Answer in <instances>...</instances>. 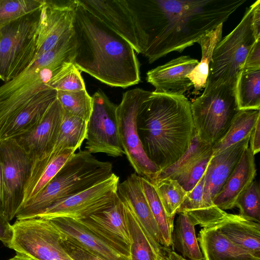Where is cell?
Listing matches in <instances>:
<instances>
[{
    "label": "cell",
    "instance_id": "8992f818",
    "mask_svg": "<svg viewBox=\"0 0 260 260\" xmlns=\"http://www.w3.org/2000/svg\"><path fill=\"white\" fill-rule=\"evenodd\" d=\"M256 3L254 2L246 9L238 25L216 46L204 89L225 82L236 83L249 51L258 40L252 25Z\"/></svg>",
    "mask_w": 260,
    "mask_h": 260
},
{
    "label": "cell",
    "instance_id": "52a82bcc",
    "mask_svg": "<svg viewBox=\"0 0 260 260\" xmlns=\"http://www.w3.org/2000/svg\"><path fill=\"white\" fill-rule=\"evenodd\" d=\"M41 9L0 26V79L5 82L34 61Z\"/></svg>",
    "mask_w": 260,
    "mask_h": 260
},
{
    "label": "cell",
    "instance_id": "603a6c76",
    "mask_svg": "<svg viewBox=\"0 0 260 260\" xmlns=\"http://www.w3.org/2000/svg\"><path fill=\"white\" fill-rule=\"evenodd\" d=\"M56 99L57 91L52 88L39 93L0 131V141L16 138L30 131L41 121Z\"/></svg>",
    "mask_w": 260,
    "mask_h": 260
},
{
    "label": "cell",
    "instance_id": "ba28073f",
    "mask_svg": "<svg viewBox=\"0 0 260 260\" xmlns=\"http://www.w3.org/2000/svg\"><path fill=\"white\" fill-rule=\"evenodd\" d=\"M151 93L140 88L128 90L123 94L116 109L118 131L124 154L135 173L150 181L159 169L149 159L143 148L137 122L141 105Z\"/></svg>",
    "mask_w": 260,
    "mask_h": 260
},
{
    "label": "cell",
    "instance_id": "7c38bea8",
    "mask_svg": "<svg viewBox=\"0 0 260 260\" xmlns=\"http://www.w3.org/2000/svg\"><path fill=\"white\" fill-rule=\"evenodd\" d=\"M119 177L112 173L103 181L65 199L54 203L37 217L50 219L68 217L87 218L112 205L118 198Z\"/></svg>",
    "mask_w": 260,
    "mask_h": 260
},
{
    "label": "cell",
    "instance_id": "7dc6e473",
    "mask_svg": "<svg viewBox=\"0 0 260 260\" xmlns=\"http://www.w3.org/2000/svg\"><path fill=\"white\" fill-rule=\"evenodd\" d=\"M158 260H188L168 248L164 247Z\"/></svg>",
    "mask_w": 260,
    "mask_h": 260
},
{
    "label": "cell",
    "instance_id": "cb8c5ba5",
    "mask_svg": "<svg viewBox=\"0 0 260 260\" xmlns=\"http://www.w3.org/2000/svg\"><path fill=\"white\" fill-rule=\"evenodd\" d=\"M236 246L260 258V223L239 214L226 213L213 226Z\"/></svg>",
    "mask_w": 260,
    "mask_h": 260
},
{
    "label": "cell",
    "instance_id": "4316f807",
    "mask_svg": "<svg viewBox=\"0 0 260 260\" xmlns=\"http://www.w3.org/2000/svg\"><path fill=\"white\" fill-rule=\"evenodd\" d=\"M205 173L193 189L188 192L177 213L187 214L194 224L203 228L213 226L226 214L219 208L208 207L203 200Z\"/></svg>",
    "mask_w": 260,
    "mask_h": 260
},
{
    "label": "cell",
    "instance_id": "7a4b0ae2",
    "mask_svg": "<svg viewBox=\"0 0 260 260\" xmlns=\"http://www.w3.org/2000/svg\"><path fill=\"white\" fill-rule=\"evenodd\" d=\"M73 30V62L81 72L112 87L125 88L140 82V64L131 45L78 0Z\"/></svg>",
    "mask_w": 260,
    "mask_h": 260
},
{
    "label": "cell",
    "instance_id": "f1b7e54d",
    "mask_svg": "<svg viewBox=\"0 0 260 260\" xmlns=\"http://www.w3.org/2000/svg\"><path fill=\"white\" fill-rule=\"evenodd\" d=\"M123 203L125 219L131 238V260H158L159 254L153 246L146 231L130 206Z\"/></svg>",
    "mask_w": 260,
    "mask_h": 260
},
{
    "label": "cell",
    "instance_id": "f546056e",
    "mask_svg": "<svg viewBox=\"0 0 260 260\" xmlns=\"http://www.w3.org/2000/svg\"><path fill=\"white\" fill-rule=\"evenodd\" d=\"M223 24H219L215 29L203 36L197 42L201 47L202 58L187 76L193 84L194 92L205 87L213 51L222 39Z\"/></svg>",
    "mask_w": 260,
    "mask_h": 260
},
{
    "label": "cell",
    "instance_id": "836d02e7",
    "mask_svg": "<svg viewBox=\"0 0 260 260\" xmlns=\"http://www.w3.org/2000/svg\"><path fill=\"white\" fill-rule=\"evenodd\" d=\"M142 190L149 204L161 234L163 247L172 246V234L174 219L169 217L163 207L154 186L146 178L140 177Z\"/></svg>",
    "mask_w": 260,
    "mask_h": 260
},
{
    "label": "cell",
    "instance_id": "4fadbf2b",
    "mask_svg": "<svg viewBox=\"0 0 260 260\" xmlns=\"http://www.w3.org/2000/svg\"><path fill=\"white\" fill-rule=\"evenodd\" d=\"M93 107L87 122L85 148L90 153H103L113 157L124 154L117 121V105L101 89L92 96Z\"/></svg>",
    "mask_w": 260,
    "mask_h": 260
},
{
    "label": "cell",
    "instance_id": "ac0fdd59",
    "mask_svg": "<svg viewBox=\"0 0 260 260\" xmlns=\"http://www.w3.org/2000/svg\"><path fill=\"white\" fill-rule=\"evenodd\" d=\"M86 10L125 39L139 53L136 28L124 0H78Z\"/></svg>",
    "mask_w": 260,
    "mask_h": 260
},
{
    "label": "cell",
    "instance_id": "d6a6232c",
    "mask_svg": "<svg viewBox=\"0 0 260 260\" xmlns=\"http://www.w3.org/2000/svg\"><path fill=\"white\" fill-rule=\"evenodd\" d=\"M87 122L63 111L57 138L51 153L66 149L76 151L80 148L86 139Z\"/></svg>",
    "mask_w": 260,
    "mask_h": 260
},
{
    "label": "cell",
    "instance_id": "6da1fadb",
    "mask_svg": "<svg viewBox=\"0 0 260 260\" xmlns=\"http://www.w3.org/2000/svg\"><path fill=\"white\" fill-rule=\"evenodd\" d=\"M136 28L139 53L151 63L182 52L225 22L247 0H124Z\"/></svg>",
    "mask_w": 260,
    "mask_h": 260
},
{
    "label": "cell",
    "instance_id": "ee69618b",
    "mask_svg": "<svg viewBox=\"0 0 260 260\" xmlns=\"http://www.w3.org/2000/svg\"><path fill=\"white\" fill-rule=\"evenodd\" d=\"M13 231L12 225L0 211V241L8 247L13 238Z\"/></svg>",
    "mask_w": 260,
    "mask_h": 260
},
{
    "label": "cell",
    "instance_id": "83f0119b",
    "mask_svg": "<svg viewBox=\"0 0 260 260\" xmlns=\"http://www.w3.org/2000/svg\"><path fill=\"white\" fill-rule=\"evenodd\" d=\"M178 214L172 234V247L187 259L204 260L196 235V225L187 214Z\"/></svg>",
    "mask_w": 260,
    "mask_h": 260
},
{
    "label": "cell",
    "instance_id": "5b68a950",
    "mask_svg": "<svg viewBox=\"0 0 260 260\" xmlns=\"http://www.w3.org/2000/svg\"><path fill=\"white\" fill-rule=\"evenodd\" d=\"M236 83L225 82L204 89L191 103L198 136L212 147L225 136L240 110L235 94Z\"/></svg>",
    "mask_w": 260,
    "mask_h": 260
},
{
    "label": "cell",
    "instance_id": "44dd1931",
    "mask_svg": "<svg viewBox=\"0 0 260 260\" xmlns=\"http://www.w3.org/2000/svg\"><path fill=\"white\" fill-rule=\"evenodd\" d=\"M61 234L92 252L104 260H131L80 220L68 217L49 219Z\"/></svg>",
    "mask_w": 260,
    "mask_h": 260
},
{
    "label": "cell",
    "instance_id": "5bb4252c",
    "mask_svg": "<svg viewBox=\"0 0 260 260\" xmlns=\"http://www.w3.org/2000/svg\"><path fill=\"white\" fill-rule=\"evenodd\" d=\"M77 0L46 1L41 7L36 31L35 59L73 32Z\"/></svg>",
    "mask_w": 260,
    "mask_h": 260
},
{
    "label": "cell",
    "instance_id": "7bdbcfd3",
    "mask_svg": "<svg viewBox=\"0 0 260 260\" xmlns=\"http://www.w3.org/2000/svg\"><path fill=\"white\" fill-rule=\"evenodd\" d=\"M244 69H260V39L255 42L249 51L243 65Z\"/></svg>",
    "mask_w": 260,
    "mask_h": 260
},
{
    "label": "cell",
    "instance_id": "d4e9b609",
    "mask_svg": "<svg viewBox=\"0 0 260 260\" xmlns=\"http://www.w3.org/2000/svg\"><path fill=\"white\" fill-rule=\"evenodd\" d=\"M75 152L74 150L66 149L51 153L42 159L31 162L22 204L42 190Z\"/></svg>",
    "mask_w": 260,
    "mask_h": 260
},
{
    "label": "cell",
    "instance_id": "7402d4cb",
    "mask_svg": "<svg viewBox=\"0 0 260 260\" xmlns=\"http://www.w3.org/2000/svg\"><path fill=\"white\" fill-rule=\"evenodd\" d=\"M256 174L254 155L248 146L233 172L214 198L213 204L223 211L235 207L238 199L253 181Z\"/></svg>",
    "mask_w": 260,
    "mask_h": 260
},
{
    "label": "cell",
    "instance_id": "d6986e66",
    "mask_svg": "<svg viewBox=\"0 0 260 260\" xmlns=\"http://www.w3.org/2000/svg\"><path fill=\"white\" fill-rule=\"evenodd\" d=\"M198 63L189 56H180L148 71L146 80L154 92L183 95L193 86L187 76Z\"/></svg>",
    "mask_w": 260,
    "mask_h": 260
},
{
    "label": "cell",
    "instance_id": "c3c4849f",
    "mask_svg": "<svg viewBox=\"0 0 260 260\" xmlns=\"http://www.w3.org/2000/svg\"><path fill=\"white\" fill-rule=\"evenodd\" d=\"M8 260H35V259H34L32 258H31L28 256H26L25 255L16 253V254L14 257L9 259Z\"/></svg>",
    "mask_w": 260,
    "mask_h": 260
},
{
    "label": "cell",
    "instance_id": "681fc988",
    "mask_svg": "<svg viewBox=\"0 0 260 260\" xmlns=\"http://www.w3.org/2000/svg\"><path fill=\"white\" fill-rule=\"evenodd\" d=\"M0 211L3 214V193H2V178H1V170H0Z\"/></svg>",
    "mask_w": 260,
    "mask_h": 260
},
{
    "label": "cell",
    "instance_id": "484cf974",
    "mask_svg": "<svg viewBox=\"0 0 260 260\" xmlns=\"http://www.w3.org/2000/svg\"><path fill=\"white\" fill-rule=\"evenodd\" d=\"M197 239L204 260H260L236 246L214 226L201 229Z\"/></svg>",
    "mask_w": 260,
    "mask_h": 260
},
{
    "label": "cell",
    "instance_id": "ab89813d",
    "mask_svg": "<svg viewBox=\"0 0 260 260\" xmlns=\"http://www.w3.org/2000/svg\"><path fill=\"white\" fill-rule=\"evenodd\" d=\"M235 207L239 215L260 223V188L257 181H253L238 199Z\"/></svg>",
    "mask_w": 260,
    "mask_h": 260
},
{
    "label": "cell",
    "instance_id": "9c48e42d",
    "mask_svg": "<svg viewBox=\"0 0 260 260\" xmlns=\"http://www.w3.org/2000/svg\"><path fill=\"white\" fill-rule=\"evenodd\" d=\"M8 247L35 260H73L61 243V235L50 220L36 217L17 220Z\"/></svg>",
    "mask_w": 260,
    "mask_h": 260
},
{
    "label": "cell",
    "instance_id": "f6af8a7d",
    "mask_svg": "<svg viewBox=\"0 0 260 260\" xmlns=\"http://www.w3.org/2000/svg\"><path fill=\"white\" fill-rule=\"evenodd\" d=\"M249 147L254 155L260 151V119L251 132Z\"/></svg>",
    "mask_w": 260,
    "mask_h": 260
},
{
    "label": "cell",
    "instance_id": "e0dca14e",
    "mask_svg": "<svg viewBox=\"0 0 260 260\" xmlns=\"http://www.w3.org/2000/svg\"><path fill=\"white\" fill-rule=\"evenodd\" d=\"M250 135L220 152L212 155L206 170L203 191V200L208 207L219 208L213 204V199L233 172L244 150L249 146Z\"/></svg>",
    "mask_w": 260,
    "mask_h": 260
},
{
    "label": "cell",
    "instance_id": "4dcf8cb0",
    "mask_svg": "<svg viewBox=\"0 0 260 260\" xmlns=\"http://www.w3.org/2000/svg\"><path fill=\"white\" fill-rule=\"evenodd\" d=\"M239 110H260V69H244L235 86Z\"/></svg>",
    "mask_w": 260,
    "mask_h": 260
},
{
    "label": "cell",
    "instance_id": "d590c367",
    "mask_svg": "<svg viewBox=\"0 0 260 260\" xmlns=\"http://www.w3.org/2000/svg\"><path fill=\"white\" fill-rule=\"evenodd\" d=\"M212 148L200 140L196 131L190 146L184 154L172 165L159 171L150 182L167 177L175 179Z\"/></svg>",
    "mask_w": 260,
    "mask_h": 260
},
{
    "label": "cell",
    "instance_id": "277c9868",
    "mask_svg": "<svg viewBox=\"0 0 260 260\" xmlns=\"http://www.w3.org/2000/svg\"><path fill=\"white\" fill-rule=\"evenodd\" d=\"M112 164L80 150L64 164L55 176L36 196L21 205L17 220L37 217L50 206L83 191L109 177Z\"/></svg>",
    "mask_w": 260,
    "mask_h": 260
},
{
    "label": "cell",
    "instance_id": "30bf717a",
    "mask_svg": "<svg viewBox=\"0 0 260 260\" xmlns=\"http://www.w3.org/2000/svg\"><path fill=\"white\" fill-rule=\"evenodd\" d=\"M30 165L28 154L15 138L0 141L3 214L9 221L22 203Z\"/></svg>",
    "mask_w": 260,
    "mask_h": 260
},
{
    "label": "cell",
    "instance_id": "f35d334b",
    "mask_svg": "<svg viewBox=\"0 0 260 260\" xmlns=\"http://www.w3.org/2000/svg\"><path fill=\"white\" fill-rule=\"evenodd\" d=\"M45 0H0V26L40 9Z\"/></svg>",
    "mask_w": 260,
    "mask_h": 260
},
{
    "label": "cell",
    "instance_id": "3957f363",
    "mask_svg": "<svg viewBox=\"0 0 260 260\" xmlns=\"http://www.w3.org/2000/svg\"><path fill=\"white\" fill-rule=\"evenodd\" d=\"M137 123L143 148L159 171L184 154L196 132L191 103L180 94L151 92L141 105Z\"/></svg>",
    "mask_w": 260,
    "mask_h": 260
},
{
    "label": "cell",
    "instance_id": "9a60e30c",
    "mask_svg": "<svg viewBox=\"0 0 260 260\" xmlns=\"http://www.w3.org/2000/svg\"><path fill=\"white\" fill-rule=\"evenodd\" d=\"M63 115V110L56 99L33 128L15 138L28 154L31 162L42 159L51 153Z\"/></svg>",
    "mask_w": 260,
    "mask_h": 260
},
{
    "label": "cell",
    "instance_id": "bcb514c9",
    "mask_svg": "<svg viewBox=\"0 0 260 260\" xmlns=\"http://www.w3.org/2000/svg\"><path fill=\"white\" fill-rule=\"evenodd\" d=\"M255 6L252 18V25L255 36L260 39V1L257 0Z\"/></svg>",
    "mask_w": 260,
    "mask_h": 260
},
{
    "label": "cell",
    "instance_id": "8fae6325",
    "mask_svg": "<svg viewBox=\"0 0 260 260\" xmlns=\"http://www.w3.org/2000/svg\"><path fill=\"white\" fill-rule=\"evenodd\" d=\"M72 44L62 39L42 54L14 79L0 86V105L15 99L28 90L43 84L48 85L65 62H72Z\"/></svg>",
    "mask_w": 260,
    "mask_h": 260
},
{
    "label": "cell",
    "instance_id": "74e56055",
    "mask_svg": "<svg viewBox=\"0 0 260 260\" xmlns=\"http://www.w3.org/2000/svg\"><path fill=\"white\" fill-rule=\"evenodd\" d=\"M48 85L56 91H77L86 89L81 71L72 62H65Z\"/></svg>",
    "mask_w": 260,
    "mask_h": 260
},
{
    "label": "cell",
    "instance_id": "2e32d148",
    "mask_svg": "<svg viewBox=\"0 0 260 260\" xmlns=\"http://www.w3.org/2000/svg\"><path fill=\"white\" fill-rule=\"evenodd\" d=\"M79 220L121 253L130 258L131 238L123 204L119 197L109 207Z\"/></svg>",
    "mask_w": 260,
    "mask_h": 260
},
{
    "label": "cell",
    "instance_id": "1f68e13d",
    "mask_svg": "<svg viewBox=\"0 0 260 260\" xmlns=\"http://www.w3.org/2000/svg\"><path fill=\"white\" fill-rule=\"evenodd\" d=\"M259 119L260 110H240L225 136L212 146L213 155L249 136Z\"/></svg>",
    "mask_w": 260,
    "mask_h": 260
},
{
    "label": "cell",
    "instance_id": "e575fe53",
    "mask_svg": "<svg viewBox=\"0 0 260 260\" xmlns=\"http://www.w3.org/2000/svg\"><path fill=\"white\" fill-rule=\"evenodd\" d=\"M151 182L155 187L167 216L174 219L187 192L176 180L170 177Z\"/></svg>",
    "mask_w": 260,
    "mask_h": 260
},
{
    "label": "cell",
    "instance_id": "ffe728a7",
    "mask_svg": "<svg viewBox=\"0 0 260 260\" xmlns=\"http://www.w3.org/2000/svg\"><path fill=\"white\" fill-rule=\"evenodd\" d=\"M119 198L132 208L155 250L161 254L164 247L157 223L142 188L140 178L131 174L118 186Z\"/></svg>",
    "mask_w": 260,
    "mask_h": 260
},
{
    "label": "cell",
    "instance_id": "60d3db41",
    "mask_svg": "<svg viewBox=\"0 0 260 260\" xmlns=\"http://www.w3.org/2000/svg\"><path fill=\"white\" fill-rule=\"evenodd\" d=\"M212 155V148L174 180H176L187 192L191 191L205 174Z\"/></svg>",
    "mask_w": 260,
    "mask_h": 260
},
{
    "label": "cell",
    "instance_id": "b9f144b4",
    "mask_svg": "<svg viewBox=\"0 0 260 260\" xmlns=\"http://www.w3.org/2000/svg\"><path fill=\"white\" fill-rule=\"evenodd\" d=\"M60 235L63 247L73 260H104L76 242L61 234Z\"/></svg>",
    "mask_w": 260,
    "mask_h": 260
},
{
    "label": "cell",
    "instance_id": "8d00e7d4",
    "mask_svg": "<svg viewBox=\"0 0 260 260\" xmlns=\"http://www.w3.org/2000/svg\"><path fill=\"white\" fill-rule=\"evenodd\" d=\"M57 99L64 112L88 121L92 111L93 100L86 89L77 91H57Z\"/></svg>",
    "mask_w": 260,
    "mask_h": 260
}]
</instances>
